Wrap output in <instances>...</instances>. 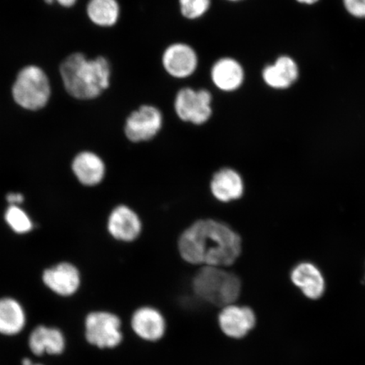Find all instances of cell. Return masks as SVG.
Returning a JSON list of instances; mask_svg holds the SVG:
<instances>
[{"label":"cell","mask_w":365,"mask_h":365,"mask_svg":"<svg viewBox=\"0 0 365 365\" xmlns=\"http://www.w3.org/2000/svg\"><path fill=\"white\" fill-rule=\"evenodd\" d=\"M294 1L301 6L312 7L317 6L322 0H294Z\"/></svg>","instance_id":"obj_25"},{"label":"cell","mask_w":365,"mask_h":365,"mask_svg":"<svg viewBox=\"0 0 365 365\" xmlns=\"http://www.w3.org/2000/svg\"><path fill=\"white\" fill-rule=\"evenodd\" d=\"M227 1L236 3V2L243 1V0H227Z\"/></svg>","instance_id":"obj_27"},{"label":"cell","mask_w":365,"mask_h":365,"mask_svg":"<svg viewBox=\"0 0 365 365\" xmlns=\"http://www.w3.org/2000/svg\"><path fill=\"white\" fill-rule=\"evenodd\" d=\"M211 79L214 86L223 93H234L244 85L245 71L237 59L223 57L217 59L211 68Z\"/></svg>","instance_id":"obj_16"},{"label":"cell","mask_w":365,"mask_h":365,"mask_svg":"<svg viewBox=\"0 0 365 365\" xmlns=\"http://www.w3.org/2000/svg\"><path fill=\"white\" fill-rule=\"evenodd\" d=\"M301 68L291 54L282 53L273 62L264 66L262 71L264 84L273 91H287L295 88L300 80Z\"/></svg>","instance_id":"obj_10"},{"label":"cell","mask_w":365,"mask_h":365,"mask_svg":"<svg viewBox=\"0 0 365 365\" xmlns=\"http://www.w3.org/2000/svg\"><path fill=\"white\" fill-rule=\"evenodd\" d=\"M178 250L187 263L225 268L240 257L243 241L227 223L204 218L195 221L182 232Z\"/></svg>","instance_id":"obj_1"},{"label":"cell","mask_w":365,"mask_h":365,"mask_svg":"<svg viewBox=\"0 0 365 365\" xmlns=\"http://www.w3.org/2000/svg\"><path fill=\"white\" fill-rule=\"evenodd\" d=\"M67 340L58 327L39 324L27 333V348L38 362L45 356L58 357L65 353Z\"/></svg>","instance_id":"obj_9"},{"label":"cell","mask_w":365,"mask_h":365,"mask_svg":"<svg viewBox=\"0 0 365 365\" xmlns=\"http://www.w3.org/2000/svg\"><path fill=\"white\" fill-rule=\"evenodd\" d=\"M61 74L67 93L79 100L97 98L110 86L111 67L102 56L89 59L73 53L62 63Z\"/></svg>","instance_id":"obj_2"},{"label":"cell","mask_w":365,"mask_h":365,"mask_svg":"<svg viewBox=\"0 0 365 365\" xmlns=\"http://www.w3.org/2000/svg\"><path fill=\"white\" fill-rule=\"evenodd\" d=\"M121 321L116 314L106 309H94L86 314L84 339L99 351L117 348L123 341Z\"/></svg>","instance_id":"obj_5"},{"label":"cell","mask_w":365,"mask_h":365,"mask_svg":"<svg viewBox=\"0 0 365 365\" xmlns=\"http://www.w3.org/2000/svg\"><path fill=\"white\" fill-rule=\"evenodd\" d=\"M54 1H57L63 7H71L74 6L77 0H45V2L48 4H53Z\"/></svg>","instance_id":"obj_26"},{"label":"cell","mask_w":365,"mask_h":365,"mask_svg":"<svg viewBox=\"0 0 365 365\" xmlns=\"http://www.w3.org/2000/svg\"><path fill=\"white\" fill-rule=\"evenodd\" d=\"M7 202L10 205H20L24 202V196L21 193H10L7 195Z\"/></svg>","instance_id":"obj_24"},{"label":"cell","mask_w":365,"mask_h":365,"mask_svg":"<svg viewBox=\"0 0 365 365\" xmlns=\"http://www.w3.org/2000/svg\"><path fill=\"white\" fill-rule=\"evenodd\" d=\"M175 110L182 121L202 125L212 116V95L207 89L182 88L176 94Z\"/></svg>","instance_id":"obj_6"},{"label":"cell","mask_w":365,"mask_h":365,"mask_svg":"<svg viewBox=\"0 0 365 365\" xmlns=\"http://www.w3.org/2000/svg\"><path fill=\"white\" fill-rule=\"evenodd\" d=\"M163 125V115L158 108L145 104L131 112L125 124V135L132 143L149 141L156 137Z\"/></svg>","instance_id":"obj_8"},{"label":"cell","mask_w":365,"mask_h":365,"mask_svg":"<svg viewBox=\"0 0 365 365\" xmlns=\"http://www.w3.org/2000/svg\"><path fill=\"white\" fill-rule=\"evenodd\" d=\"M181 15L187 20L196 21L203 17L212 6V0H179Z\"/></svg>","instance_id":"obj_22"},{"label":"cell","mask_w":365,"mask_h":365,"mask_svg":"<svg viewBox=\"0 0 365 365\" xmlns=\"http://www.w3.org/2000/svg\"><path fill=\"white\" fill-rule=\"evenodd\" d=\"M33 365H45L42 362H36Z\"/></svg>","instance_id":"obj_28"},{"label":"cell","mask_w":365,"mask_h":365,"mask_svg":"<svg viewBox=\"0 0 365 365\" xmlns=\"http://www.w3.org/2000/svg\"><path fill=\"white\" fill-rule=\"evenodd\" d=\"M86 11L90 21L100 27L115 26L120 17L117 0H90Z\"/></svg>","instance_id":"obj_20"},{"label":"cell","mask_w":365,"mask_h":365,"mask_svg":"<svg viewBox=\"0 0 365 365\" xmlns=\"http://www.w3.org/2000/svg\"><path fill=\"white\" fill-rule=\"evenodd\" d=\"M4 218L9 227L18 235H25L33 230V222L20 205H9Z\"/></svg>","instance_id":"obj_21"},{"label":"cell","mask_w":365,"mask_h":365,"mask_svg":"<svg viewBox=\"0 0 365 365\" xmlns=\"http://www.w3.org/2000/svg\"><path fill=\"white\" fill-rule=\"evenodd\" d=\"M210 190L214 198L222 203H230L243 197L245 182L240 173L232 168H222L214 173Z\"/></svg>","instance_id":"obj_15"},{"label":"cell","mask_w":365,"mask_h":365,"mask_svg":"<svg viewBox=\"0 0 365 365\" xmlns=\"http://www.w3.org/2000/svg\"><path fill=\"white\" fill-rule=\"evenodd\" d=\"M135 334L145 341L161 339L165 332L166 324L163 314L150 307L137 309L131 319Z\"/></svg>","instance_id":"obj_19"},{"label":"cell","mask_w":365,"mask_h":365,"mask_svg":"<svg viewBox=\"0 0 365 365\" xmlns=\"http://www.w3.org/2000/svg\"><path fill=\"white\" fill-rule=\"evenodd\" d=\"M193 289L200 299L225 307L238 299L241 282L235 274L225 268L204 266L194 277Z\"/></svg>","instance_id":"obj_3"},{"label":"cell","mask_w":365,"mask_h":365,"mask_svg":"<svg viewBox=\"0 0 365 365\" xmlns=\"http://www.w3.org/2000/svg\"><path fill=\"white\" fill-rule=\"evenodd\" d=\"M346 15L356 21H365V0H341Z\"/></svg>","instance_id":"obj_23"},{"label":"cell","mask_w":365,"mask_h":365,"mask_svg":"<svg viewBox=\"0 0 365 365\" xmlns=\"http://www.w3.org/2000/svg\"><path fill=\"white\" fill-rule=\"evenodd\" d=\"M29 324L26 310L20 300L11 296L0 298V336L16 337L22 334Z\"/></svg>","instance_id":"obj_17"},{"label":"cell","mask_w":365,"mask_h":365,"mask_svg":"<svg viewBox=\"0 0 365 365\" xmlns=\"http://www.w3.org/2000/svg\"><path fill=\"white\" fill-rule=\"evenodd\" d=\"M72 171L81 185L93 187L103 182L106 166L98 154L86 150L73 160Z\"/></svg>","instance_id":"obj_18"},{"label":"cell","mask_w":365,"mask_h":365,"mask_svg":"<svg viewBox=\"0 0 365 365\" xmlns=\"http://www.w3.org/2000/svg\"><path fill=\"white\" fill-rule=\"evenodd\" d=\"M290 279L310 299L322 298L326 290L325 277L318 264L304 259L291 269Z\"/></svg>","instance_id":"obj_13"},{"label":"cell","mask_w":365,"mask_h":365,"mask_svg":"<svg viewBox=\"0 0 365 365\" xmlns=\"http://www.w3.org/2000/svg\"><path fill=\"white\" fill-rule=\"evenodd\" d=\"M108 231L114 240L130 243L140 236L143 222L133 209L120 205L109 214Z\"/></svg>","instance_id":"obj_12"},{"label":"cell","mask_w":365,"mask_h":365,"mask_svg":"<svg viewBox=\"0 0 365 365\" xmlns=\"http://www.w3.org/2000/svg\"><path fill=\"white\" fill-rule=\"evenodd\" d=\"M219 326L227 336L242 339L253 329L257 317L252 309L235 304L223 307L218 317Z\"/></svg>","instance_id":"obj_14"},{"label":"cell","mask_w":365,"mask_h":365,"mask_svg":"<svg viewBox=\"0 0 365 365\" xmlns=\"http://www.w3.org/2000/svg\"><path fill=\"white\" fill-rule=\"evenodd\" d=\"M162 63L164 71L173 78H189L197 70L198 54L189 44L172 43L164 50Z\"/></svg>","instance_id":"obj_11"},{"label":"cell","mask_w":365,"mask_h":365,"mask_svg":"<svg viewBox=\"0 0 365 365\" xmlns=\"http://www.w3.org/2000/svg\"><path fill=\"white\" fill-rule=\"evenodd\" d=\"M41 281L50 293L68 299L75 296L82 285V273L76 264L61 261L43 269Z\"/></svg>","instance_id":"obj_7"},{"label":"cell","mask_w":365,"mask_h":365,"mask_svg":"<svg viewBox=\"0 0 365 365\" xmlns=\"http://www.w3.org/2000/svg\"><path fill=\"white\" fill-rule=\"evenodd\" d=\"M15 102L26 110L43 108L51 97V86L46 73L36 66H29L18 73L12 88Z\"/></svg>","instance_id":"obj_4"}]
</instances>
